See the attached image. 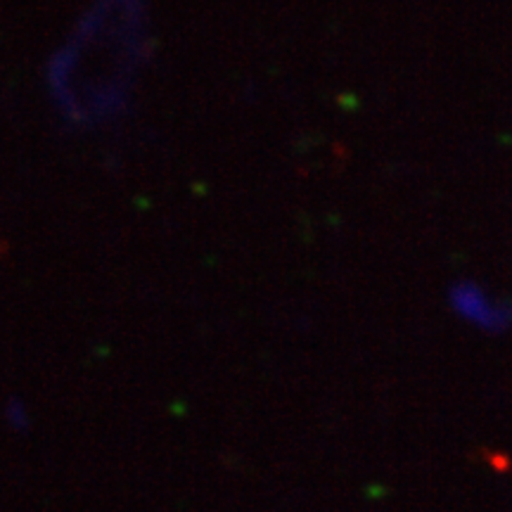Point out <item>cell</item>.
Instances as JSON below:
<instances>
[{
    "instance_id": "6da1fadb",
    "label": "cell",
    "mask_w": 512,
    "mask_h": 512,
    "mask_svg": "<svg viewBox=\"0 0 512 512\" xmlns=\"http://www.w3.org/2000/svg\"><path fill=\"white\" fill-rule=\"evenodd\" d=\"M453 306L470 323L482 325L486 330H501L512 320V309L505 304H494L479 287L458 285L453 290Z\"/></svg>"
}]
</instances>
